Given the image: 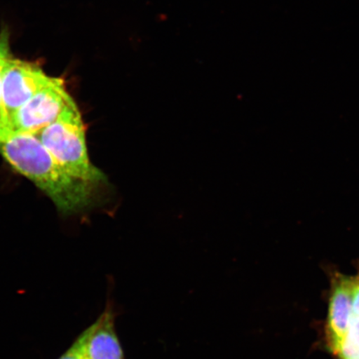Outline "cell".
Listing matches in <instances>:
<instances>
[{
    "instance_id": "1",
    "label": "cell",
    "mask_w": 359,
    "mask_h": 359,
    "mask_svg": "<svg viewBox=\"0 0 359 359\" xmlns=\"http://www.w3.org/2000/svg\"><path fill=\"white\" fill-rule=\"evenodd\" d=\"M0 154L13 169L50 197L62 212H75L86 208L100 187L72 176L34 134L12 133L0 143Z\"/></svg>"
},
{
    "instance_id": "2",
    "label": "cell",
    "mask_w": 359,
    "mask_h": 359,
    "mask_svg": "<svg viewBox=\"0 0 359 359\" xmlns=\"http://www.w3.org/2000/svg\"><path fill=\"white\" fill-rule=\"evenodd\" d=\"M34 135L72 176L98 187L106 182L104 175L90 163L84 124L75 102L55 123Z\"/></svg>"
},
{
    "instance_id": "3",
    "label": "cell",
    "mask_w": 359,
    "mask_h": 359,
    "mask_svg": "<svg viewBox=\"0 0 359 359\" xmlns=\"http://www.w3.org/2000/svg\"><path fill=\"white\" fill-rule=\"evenodd\" d=\"M73 102L74 100L67 93L64 81L51 78L48 84L16 111L10 124L11 132L35 134L55 123Z\"/></svg>"
},
{
    "instance_id": "4",
    "label": "cell",
    "mask_w": 359,
    "mask_h": 359,
    "mask_svg": "<svg viewBox=\"0 0 359 359\" xmlns=\"http://www.w3.org/2000/svg\"><path fill=\"white\" fill-rule=\"evenodd\" d=\"M51 77L34 62L11 57L4 66L2 100L8 128L16 111L48 84ZM11 129V128H10Z\"/></svg>"
},
{
    "instance_id": "5",
    "label": "cell",
    "mask_w": 359,
    "mask_h": 359,
    "mask_svg": "<svg viewBox=\"0 0 359 359\" xmlns=\"http://www.w3.org/2000/svg\"><path fill=\"white\" fill-rule=\"evenodd\" d=\"M353 277L337 275L330 300L327 339L331 351L336 354L353 320Z\"/></svg>"
},
{
    "instance_id": "6",
    "label": "cell",
    "mask_w": 359,
    "mask_h": 359,
    "mask_svg": "<svg viewBox=\"0 0 359 359\" xmlns=\"http://www.w3.org/2000/svg\"><path fill=\"white\" fill-rule=\"evenodd\" d=\"M88 359H124L116 334L114 312L107 309L86 330Z\"/></svg>"
},
{
    "instance_id": "7",
    "label": "cell",
    "mask_w": 359,
    "mask_h": 359,
    "mask_svg": "<svg viewBox=\"0 0 359 359\" xmlns=\"http://www.w3.org/2000/svg\"><path fill=\"white\" fill-rule=\"evenodd\" d=\"M336 354L339 359H359V316H353Z\"/></svg>"
},
{
    "instance_id": "8",
    "label": "cell",
    "mask_w": 359,
    "mask_h": 359,
    "mask_svg": "<svg viewBox=\"0 0 359 359\" xmlns=\"http://www.w3.org/2000/svg\"><path fill=\"white\" fill-rule=\"evenodd\" d=\"M11 57L8 35L7 32H3L0 34V121H1L4 125H6L8 128V125L2 100V79L4 66H6V62Z\"/></svg>"
},
{
    "instance_id": "9",
    "label": "cell",
    "mask_w": 359,
    "mask_h": 359,
    "mask_svg": "<svg viewBox=\"0 0 359 359\" xmlns=\"http://www.w3.org/2000/svg\"><path fill=\"white\" fill-rule=\"evenodd\" d=\"M85 344H86V332L84 330L73 345L58 359H88Z\"/></svg>"
},
{
    "instance_id": "10",
    "label": "cell",
    "mask_w": 359,
    "mask_h": 359,
    "mask_svg": "<svg viewBox=\"0 0 359 359\" xmlns=\"http://www.w3.org/2000/svg\"><path fill=\"white\" fill-rule=\"evenodd\" d=\"M353 313L354 316H359V275L353 277Z\"/></svg>"
},
{
    "instance_id": "11",
    "label": "cell",
    "mask_w": 359,
    "mask_h": 359,
    "mask_svg": "<svg viewBox=\"0 0 359 359\" xmlns=\"http://www.w3.org/2000/svg\"><path fill=\"white\" fill-rule=\"evenodd\" d=\"M11 134L12 132L11 131V129L0 121V143L6 141Z\"/></svg>"
}]
</instances>
